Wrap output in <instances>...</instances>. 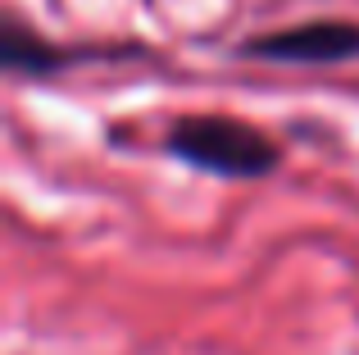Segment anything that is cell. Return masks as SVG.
<instances>
[{
    "label": "cell",
    "mask_w": 359,
    "mask_h": 355,
    "mask_svg": "<svg viewBox=\"0 0 359 355\" xmlns=\"http://www.w3.org/2000/svg\"><path fill=\"white\" fill-rule=\"evenodd\" d=\"M168 155L191 169L219 178H264L282 164V151L269 133L223 114H191L168 128Z\"/></svg>",
    "instance_id": "6da1fadb"
},
{
    "label": "cell",
    "mask_w": 359,
    "mask_h": 355,
    "mask_svg": "<svg viewBox=\"0 0 359 355\" xmlns=\"http://www.w3.org/2000/svg\"><path fill=\"white\" fill-rule=\"evenodd\" d=\"M250 60H273V64H341L359 55V23L346 18H314V23L278 27L241 46Z\"/></svg>",
    "instance_id": "7a4b0ae2"
},
{
    "label": "cell",
    "mask_w": 359,
    "mask_h": 355,
    "mask_svg": "<svg viewBox=\"0 0 359 355\" xmlns=\"http://www.w3.org/2000/svg\"><path fill=\"white\" fill-rule=\"evenodd\" d=\"M9 73H55L64 64V51H55L50 41H41L36 32H23V27H9L5 32V51H0Z\"/></svg>",
    "instance_id": "3957f363"
}]
</instances>
